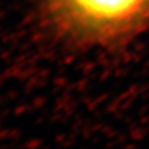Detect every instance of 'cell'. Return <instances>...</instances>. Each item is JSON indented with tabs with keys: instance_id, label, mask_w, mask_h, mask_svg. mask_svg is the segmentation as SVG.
Wrapping results in <instances>:
<instances>
[{
	"instance_id": "1",
	"label": "cell",
	"mask_w": 149,
	"mask_h": 149,
	"mask_svg": "<svg viewBox=\"0 0 149 149\" xmlns=\"http://www.w3.org/2000/svg\"><path fill=\"white\" fill-rule=\"evenodd\" d=\"M50 16L70 36L112 45L149 27V0H44Z\"/></svg>"
}]
</instances>
